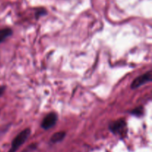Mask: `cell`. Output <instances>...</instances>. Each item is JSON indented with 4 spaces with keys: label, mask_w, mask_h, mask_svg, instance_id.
<instances>
[{
    "label": "cell",
    "mask_w": 152,
    "mask_h": 152,
    "mask_svg": "<svg viewBox=\"0 0 152 152\" xmlns=\"http://www.w3.org/2000/svg\"><path fill=\"white\" fill-rule=\"evenodd\" d=\"M109 130L111 133L119 136L121 139H123L124 137H126L128 134L127 123L124 119H119V120L110 123Z\"/></svg>",
    "instance_id": "cell-1"
},
{
    "label": "cell",
    "mask_w": 152,
    "mask_h": 152,
    "mask_svg": "<svg viewBox=\"0 0 152 152\" xmlns=\"http://www.w3.org/2000/svg\"><path fill=\"white\" fill-rule=\"evenodd\" d=\"M30 134H31V129H25V130L21 132L12 141L11 148H10L8 152H16L17 151L19 147L23 145L25 141L28 140Z\"/></svg>",
    "instance_id": "cell-2"
},
{
    "label": "cell",
    "mask_w": 152,
    "mask_h": 152,
    "mask_svg": "<svg viewBox=\"0 0 152 152\" xmlns=\"http://www.w3.org/2000/svg\"><path fill=\"white\" fill-rule=\"evenodd\" d=\"M152 80V71L151 70L148 71V72L145 73L142 75L139 76L137 77L133 82H132V85H131V88L132 89H136L137 88L140 87L142 85L145 84L147 83L151 82Z\"/></svg>",
    "instance_id": "cell-3"
},
{
    "label": "cell",
    "mask_w": 152,
    "mask_h": 152,
    "mask_svg": "<svg viewBox=\"0 0 152 152\" xmlns=\"http://www.w3.org/2000/svg\"><path fill=\"white\" fill-rule=\"evenodd\" d=\"M57 114L54 112H50L45 117L42 122L41 127L44 130H48L50 128L53 127L57 121Z\"/></svg>",
    "instance_id": "cell-4"
},
{
    "label": "cell",
    "mask_w": 152,
    "mask_h": 152,
    "mask_svg": "<svg viewBox=\"0 0 152 152\" xmlns=\"http://www.w3.org/2000/svg\"><path fill=\"white\" fill-rule=\"evenodd\" d=\"M66 133L65 132H56V133L53 134L52 135V137L50 139V142L52 144L57 143V142H61V141L63 140V139L65 138Z\"/></svg>",
    "instance_id": "cell-5"
},
{
    "label": "cell",
    "mask_w": 152,
    "mask_h": 152,
    "mask_svg": "<svg viewBox=\"0 0 152 152\" xmlns=\"http://www.w3.org/2000/svg\"><path fill=\"white\" fill-rule=\"evenodd\" d=\"M13 31L10 28H4V29L0 30V44L4 41L7 38L12 35Z\"/></svg>",
    "instance_id": "cell-6"
},
{
    "label": "cell",
    "mask_w": 152,
    "mask_h": 152,
    "mask_svg": "<svg viewBox=\"0 0 152 152\" xmlns=\"http://www.w3.org/2000/svg\"><path fill=\"white\" fill-rule=\"evenodd\" d=\"M130 114L135 117H140L144 114V108L142 106H138L130 111Z\"/></svg>",
    "instance_id": "cell-7"
},
{
    "label": "cell",
    "mask_w": 152,
    "mask_h": 152,
    "mask_svg": "<svg viewBox=\"0 0 152 152\" xmlns=\"http://www.w3.org/2000/svg\"><path fill=\"white\" fill-rule=\"evenodd\" d=\"M36 148H37V144L34 143V144H31V145H30L28 147V148H26V149L24 150L22 152H30L31 151H33V150L36 149Z\"/></svg>",
    "instance_id": "cell-8"
},
{
    "label": "cell",
    "mask_w": 152,
    "mask_h": 152,
    "mask_svg": "<svg viewBox=\"0 0 152 152\" xmlns=\"http://www.w3.org/2000/svg\"><path fill=\"white\" fill-rule=\"evenodd\" d=\"M45 13H46V10H45L44 9H40V10H39L36 13V16H37V18L40 17V16H43V15H45Z\"/></svg>",
    "instance_id": "cell-9"
},
{
    "label": "cell",
    "mask_w": 152,
    "mask_h": 152,
    "mask_svg": "<svg viewBox=\"0 0 152 152\" xmlns=\"http://www.w3.org/2000/svg\"><path fill=\"white\" fill-rule=\"evenodd\" d=\"M4 90H5V87L4 86H0V96L3 94Z\"/></svg>",
    "instance_id": "cell-10"
}]
</instances>
